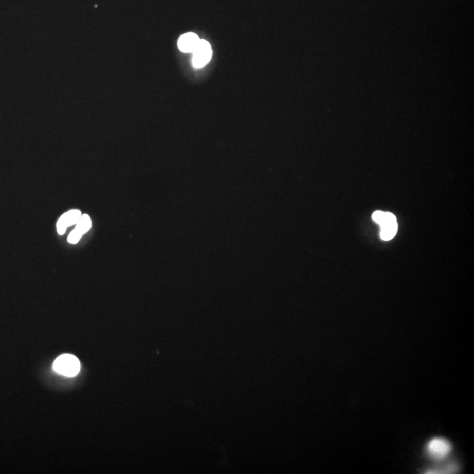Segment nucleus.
<instances>
[{"instance_id": "nucleus-7", "label": "nucleus", "mask_w": 474, "mask_h": 474, "mask_svg": "<svg viewBox=\"0 0 474 474\" xmlns=\"http://www.w3.org/2000/svg\"><path fill=\"white\" fill-rule=\"evenodd\" d=\"M397 231H398V228H383L380 230V237L382 240H392L397 234Z\"/></svg>"}, {"instance_id": "nucleus-6", "label": "nucleus", "mask_w": 474, "mask_h": 474, "mask_svg": "<svg viewBox=\"0 0 474 474\" xmlns=\"http://www.w3.org/2000/svg\"><path fill=\"white\" fill-rule=\"evenodd\" d=\"M76 225H77L76 226V229L78 231L80 232L82 234H85L86 232L90 230V227H92V221H90V216L87 214L82 215L79 222Z\"/></svg>"}, {"instance_id": "nucleus-5", "label": "nucleus", "mask_w": 474, "mask_h": 474, "mask_svg": "<svg viewBox=\"0 0 474 474\" xmlns=\"http://www.w3.org/2000/svg\"><path fill=\"white\" fill-rule=\"evenodd\" d=\"M82 214L81 212L79 210H70L69 212H67L66 213H64L63 215L61 216L62 220L63 222H65L67 227H69V226L74 225V224H77L79 220L81 218Z\"/></svg>"}, {"instance_id": "nucleus-3", "label": "nucleus", "mask_w": 474, "mask_h": 474, "mask_svg": "<svg viewBox=\"0 0 474 474\" xmlns=\"http://www.w3.org/2000/svg\"><path fill=\"white\" fill-rule=\"evenodd\" d=\"M427 450L429 456L435 459H442L446 458L451 450L450 442L444 438L435 437L429 442L427 445Z\"/></svg>"}, {"instance_id": "nucleus-10", "label": "nucleus", "mask_w": 474, "mask_h": 474, "mask_svg": "<svg viewBox=\"0 0 474 474\" xmlns=\"http://www.w3.org/2000/svg\"><path fill=\"white\" fill-rule=\"evenodd\" d=\"M383 214H384V212H382V211H376L375 213L372 214V220H373L374 222H377L378 224V222H380V220L382 219Z\"/></svg>"}, {"instance_id": "nucleus-4", "label": "nucleus", "mask_w": 474, "mask_h": 474, "mask_svg": "<svg viewBox=\"0 0 474 474\" xmlns=\"http://www.w3.org/2000/svg\"><path fill=\"white\" fill-rule=\"evenodd\" d=\"M199 41V37L194 33H185L178 39L177 46L183 53H193Z\"/></svg>"}, {"instance_id": "nucleus-2", "label": "nucleus", "mask_w": 474, "mask_h": 474, "mask_svg": "<svg viewBox=\"0 0 474 474\" xmlns=\"http://www.w3.org/2000/svg\"><path fill=\"white\" fill-rule=\"evenodd\" d=\"M192 54H193V57H192L193 66L197 69L204 67L206 64L210 62L212 54H213L209 42L200 39L198 46L196 47L195 50Z\"/></svg>"}, {"instance_id": "nucleus-1", "label": "nucleus", "mask_w": 474, "mask_h": 474, "mask_svg": "<svg viewBox=\"0 0 474 474\" xmlns=\"http://www.w3.org/2000/svg\"><path fill=\"white\" fill-rule=\"evenodd\" d=\"M56 372L66 377H74L80 370V363L73 355L64 354L57 357L53 366Z\"/></svg>"}, {"instance_id": "nucleus-9", "label": "nucleus", "mask_w": 474, "mask_h": 474, "mask_svg": "<svg viewBox=\"0 0 474 474\" xmlns=\"http://www.w3.org/2000/svg\"><path fill=\"white\" fill-rule=\"evenodd\" d=\"M57 232H58V234H61V235L65 233V230H66V228H68L66 224H65V222H63L61 217L60 219L58 220V222H57Z\"/></svg>"}, {"instance_id": "nucleus-8", "label": "nucleus", "mask_w": 474, "mask_h": 474, "mask_svg": "<svg viewBox=\"0 0 474 474\" xmlns=\"http://www.w3.org/2000/svg\"><path fill=\"white\" fill-rule=\"evenodd\" d=\"M83 236V234L80 233V232L78 231L77 229H74L71 234H69V237H68V242L69 243H72V244H76V243H78V241L80 240V238Z\"/></svg>"}]
</instances>
